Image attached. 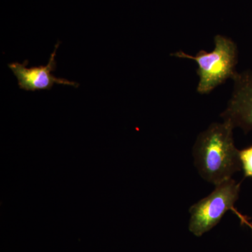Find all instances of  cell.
I'll return each mask as SVG.
<instances>
[{
  "label": "cell",
  "mask_w": 252,
  "mask_h": 252,
  "mask_svg": "<svg viewBox=\"0 0 252 252\" xmlns=\"http://www.w3.org/2000/svg\"><path fill=\"white\" fill-rule=\"evenodd\" d=\"M215 49L211 52L202 50L195 56L182 51L172 55L180 59L192 60L198 64L199 82L197 91L208 94L227 79H233L238 63V49L234 41L218 34L215 37Z\"/></svg>",
  "instance_id": "2"
},
{
  "label": "cell",
  "mask_w": 252,
  "mask_h": 252,
  "mask_svg": "<svg viewBox=\"0 0 252 252\" xmlns=\"http://www.w3.org/2000/svg\"><path fill=\"white\" fill-rule=\"evenodd\" d=\"M230 123H214L198 135L193 147L194 161L204 180L217 185L231 179L241 167L239 151Z\"/></svg>",
  "instance_id": "1"
},
{
  "label": "cell",
  "mask_w": 252,
  "mask_h": 252,
  "mask_svg": "<svg viewBox=\"0 0 252 252\" xmlns=\"http://www.w3.org/2000/svg\"><path fill=\"white\" fill-rule=\"evenodd\" d=\"M231 211L233 212L235 215H237L239 220H240V222H241L242 224L246 225L247 226H248L249 228L252 230V223L250 221V220H249L246 217L244 216V215H242L241 213H240L236 209L233 208Z\"/></svg>",
  "instance_id": "7"
},
{
  "label": "cell",
  "mask_w": 252,
  "mask_h": 252,
  "mask_svg": "<svg viewBox=\"0 0 252 252\" xmlns=\"http://www.w3.org/2000/svg\"><path fill=\"white\" fill-rule=\"evenodd\" d=\"M241 167L245 177H252V146L239 151Z\"/></svg>",
  "instance_id": "6"
},
{
  "label": "cell",
  "mask_w": 252,
  "mask_h": 252,
  "mask_svg": "<svg viewBox=\"0 0 252 252\" xmlns=\"http://www.w3.org/2000/svg\"><path fill=\"white\" fill-rule=\"evenodd\" d=\"M233 80V94L221 117L234 127L252 130V72L237 73Z\"/></svg>",
  "instance_id": "5"
},
{
  "label": "cell",
  "mask_w": 252,
  "mask_h": 252,
  "mask_svg": "<svg viewBox=\"0 0 252 252\" xmlns=\"http://www.w3.org/2000/svg\"><path fill=\"white\" fill-rule=\"evenodd\" d=\"M60 42L55 46L54 51L50 56L46 65L37 66L28 68V61L26 60L22 64L16 62L8 64L10 69L18 79L20 89L26 91H50L55 84L61 85L72 86L79 87V84L74 81L67 80L63 78H58L53 75L57 67L56 64V51L59 47Z\"/></svg>",
  "instance_id": "4"
},
{
  "label": "cell",
  "mask_w": 252,
  "mask_h": 252,
  "mask_svg": "<svg viewBox=\"0 0 252 252\" xmlns=\"http://www.w3.org/2000/svg\"><path fill=\"white\" fill-rule=\"evenodd\" d=\"M240 188V184L232 179L216 185L211 194L190 207L189 230L200 237L218 224L225 212L235 208Z\"/></svg>",
  "instance_id": "3"
}]
</instances>
